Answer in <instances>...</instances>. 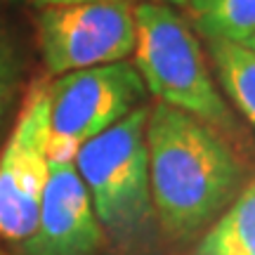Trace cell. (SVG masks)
<instances>
[{"instance_id": "cell-1", "label": "cell", "mask_w": 255, "mask_h": 255, "mask_svg": "<svg viewBox=\"0 0 255 255\" xmlns=\"http://www.w3.org/2000/svg\"><path fill=\"white\" fill-rule=\"evenodd\" d=\"M144 135L158 227L173 239L199 234L239 194L241 161L218 128L161 102L149 107Z\"/></svg>"}, {"instance_id": "cell-2", "label": "cell", "mask_w": 255, "mask_h": 255, "mask_svg": "<svg viewBox=\"0 0 255 255\" xmlns=\"http://www.w3.org/2000/svg\"><path fill=\"white\" fill-rule=\"evenodd\" d=\"M137 40L132 66L156 102L187 111L218 130H234L237 121L213 78L196 31L165 2L135 5Z\"/></svg>"}, {"instance_id": "cell-3", "label": "cell", "mask_w": 255, "mask_h": 255, "mask_svg": "<svg viewBox=\"0 0 255 255\" xmlns=\"http://www.w3.org/2000/svg\"><path fill=\"white\" fill-rule=\"evenodd\" d=\"M146 116L149 107L144 104L85 142L73 156L104 237L119 246L144 239L151 222H156L144 135Z\"/></svg>"}, {"instance_id": "cell-4", "label": "cell", "mask_w": 255, "mask_h": 255, "mask_svg": "<svg viewBox=\"0 0 255 255\" xmlns=\"http://www.w3.org/2000/svg\"><path fill=\"white\" fill-rule=\"evenodd\" d=\"M146 88L132 62H116L57 76L50 97V161H71L92 137L144 107Z\"/></svg>"}, {"instance_id": "cell-5", "label": "cell", "mask_w": 255, "mask_h": 255, "mask_svg": "<svg viewBox=\"0 0 255 255\" xmlns=\"http://www.w3.org/2000/svg\"><path fill=\"white\" fill-rule=\"evenodd\" d=\"M36 40L50 76L126 62L137 40L130 0H85L40 7Z\"/></svg>"}, {"instance_id": "cell-6", "label": "cell", "mask_w": 255, "mask_h": 255, "mask_svg": "<svg viewBox=\"0 0 255 255\" xmlns=\"http://www.w3.org/2000/svg\"><path fill=\"white\" fill-rule=\"evenodd\" d=\"M47 85V81H36L28 88L0 151V239L14 248L36 229L50 168Z\"/></svg>"}, {"instance_id": "cell-7", "label": "cell", "mask_w": 255, "mask_h": 255, "mask_svg": "<svg viewBox=\"0 0 255 255\" xmlns=\"http://www.w3.org/2000/svg\"><path fill=\"white\" fill-rule=\"evenodd\" d=\"M104 229L76 163L50 161L33 234L17 246L21 255H97Z\"/></svg>"}, {"instance_id": "cell-8", "label": "cell", "mask_w": 255, "mask_h": 255, "mask_svg": "<svg viewBox=\"0 0 255 255\" xmlns=\"http://www.w3.org/2000/svg\"><path fill=\"white\" fill-rule=\"evenodd\" d=\"M194 255H255V177L208 225Z\"/></svg>"}, {"instance_id": "cell-9", "label": "cell", "mask_w": 255, "mask_h": 255, "mask_svg": "<svg viewBox=\"0 0 255 255\" xmlns=\"http://www.w3.org/2000/svg\"><path fill=\"white\" fill-rule=\"evenodd\" d=\"M215 81L241 116L255 128V50L234 40H206Z\"/></svg>"}, {"instance_id": "cell-10", "label": "cell", "mask_w": 255, "mask_h": 255, "mask_svg": "<svg viewBox=\"0 0 255 255\" xmlns=\"http://www.w3.org/2000/svg\"><path fill=\"white\" fill-rule=\"evenodd\" d=\"M194 31L206 40L246 43L255 33V0H189Z\"/></svg>"}, {"instance_id": "cell-11", "label": "cell", "mask_w": 255, "mask_h": 255, "mask_svg": "<svg viewBox=\"0 0 255 255\" xmlns=\"http://www.w3.org/2000/svg\"><path fill=\"white\" fill-rule=\"evenodd\" d=\"M24 78V59L9 31L0 26V128L5 126L9 111L21 92Z\"/></svg>"}, {"instance_id": "cell-12", "label": "cell", "mask_w": 255, "mask_h": 255, "mask_svg": "<svg viewBox=\"0 0 255 255\" xmlns=\"http://www.w3.org/2000/svg\"><path fill=\"white\" fill-rule=\"evenodd\" d=\"M66 2H85V0H33V5H36L38 9L50 7V5H66Z\"/></svg>"}, {"instance_id": "cell-13", "label": "cell", "mask_w": 255, "mask_h": 255, "mask_svg": "<svg viewBox=\"0 0 255 255\" xmlns=\"http://www.w3.org/2000/svg\"><path fill=\"white\" fill-rule=\"evenodd\" d=\"M154 2H165V5H187V2H189V0H154Z\"/></svg>"}, {"instance_id": "cell-14", "label": "cell", "mask_w": 255, "mask_h": 255, "mask_svg": "<svg viewBox=\"0 0 255 255\" xmlns=\"http://www.w3.org/2000/svg\"><path fill=\"white\" fill-rule=\"evenodd\" d=\"M244 45H248V47H253V50H255V33H253V36H251V38H248V40H246V43H244Z\"/></svg>"}]
</instances>
